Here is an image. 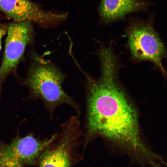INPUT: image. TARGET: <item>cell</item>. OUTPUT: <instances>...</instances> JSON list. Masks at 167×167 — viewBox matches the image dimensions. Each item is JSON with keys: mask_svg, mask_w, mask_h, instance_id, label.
Wrapping results in <instances>:
<instances>
[{"mask_svg": "<svg viewBox=\"0 0 167 167\" xmlns=\"http://www.w3.org/2000/svg\"><path fill=\"white\" fill-rule=\"evenodd\" d=\"M115 69L102 68L101 78L87 79L86 131L83 150L95 136H101L125 149L139 162L151 153L141 139L138 115L133 105L115 81Z\"/></svg>", "mask_w": 167, "mask_h": 167, "instance_id": "cell-1", "label": "cell"}, {"mask_svg": "<svg viewBox=\"0 0 167 167\" xmlns=\"http://www.w3.org/2000/svg\"><path fill=\"white\" fill-rule=\"evenodd\" d=\"M31 64L25 84L34 99L42 101L52 119L55 109L62 104L70 106L80 116L79 104L63 90L62 84L65 75L50 61L35 51L31 54Z\"/></svg>", "mask_w": 167, "mask_h": 167, "instance_id": "cell-2", "label": "cell"}, {"mask_svg": "<svg viewBox=\"0 0 167 167\" xmlns=\"http://www.w3.org/2000/svg\"><path fill=\"white\" fill-rule=\"evenodd\" d=\"M59 133L41 154L38 166L72 167L82 159L79 152L84 132L79 116H71L62 123Z\"/></svg>", "mask_w": 167, "mask_h": 167, "instance_id": "cell-3", "label": "cell"}, {"mask_svg": "<svg viewBox=\"0 0 167 167\" xmlns=\"http://www.w3.org/2000/svg\"><path fill=\"white\" fill-rule=\"evenodd\" d=\"M126 31L128 45L134 57L140 60L153 62L167 75L161 60L167 58V49L152 26L148 23L134 21Z\"/></svg>", "mask_w": 167, "mask_h": 167, "instance_id": "cell-4", "label": "cell"}, {"mask_svg": "<svg viewBox=\"0 0 167 167\" xmlns=\"http://www.w3.org/2000/svg\"><path fill=\"white\" fill-rule=\"evenodd\" d=\"M0 10L14 22L28 21L45 28L57 26L68 16L66 13L44 10L29 0H0Z\"/></svg>", "mask_w": 167, "mask_h": 167, "instance_id": "cell-5", "label": "cell"}, {"mask_svg": "<svg viewBox=\"0 0 167 167\" xmlns=\"http://www.w3.org/2000/svg\"><path fill=\"white\" fill-rule=\"evenodd\" d=\"M32 24L26 21L9 24L4 57L0 68V83L22 59L26 46L32 43L34 38Z\"/></svg>", "mask_w": 167, "mask_h": 167, "instance_id": "cell-6", "label": "cell"}, {"mask_svg": "<svg viewBox=\"0 0 167 167\" xmlns=\"http://www.w3.org/2000/svg\"><path fill=\"white\" fill-rule=\"evenodd\" d=\"M56 134L57 132L49 138L40 139L30 134L23 138L16 137L10 144L4 145L19 166H37L40 156Z\"/></svg>", "mask_w": 167, "mask_h": 167, "instance_id": "cell-7", "label": "cell"}, {"mask_svg": "<svg viewBox=\"0 0 167 167\" xmlns=\"http://www.w3.org/2000/svg\"><path fill=\"white\" fill-rule=\"evenodd\" d=\"M147 3L142 0H101L99 13L102 20L109 23L132 13L146 8Z\"/></svg>", "mask_w": 167, "mask_h": 167, "instance_id": "cell-8", "label": "cell"}, {"mask_svg": "<svg viewBox=\"0 0 167 167\" xmlns=\"http://www.w3.org/2000/svg\"><path fill=\"white\" fill-rule=\"evenodd\" d=\"M0 166H17L2 143L0 144Z\"/></svg>", "mask_w": 167, "mask_h": 167, "instance_id": "cell-9", "label": "cell"}, {"mask_svg": "<svg viewBox=\"0 0 167 167\" xmlns=\"http://www.w3.org/2000/svg\"><path fill=\"white\" fill-rule=\"evenodd\" d=\"M6 33L5 30L3 28H0V51L1 49V41L2 36Z\"/></svg>", "mask_w": 167, "mask_h": 167, "instance_id": "cell-10", "label": "cell"}]
</instances>
